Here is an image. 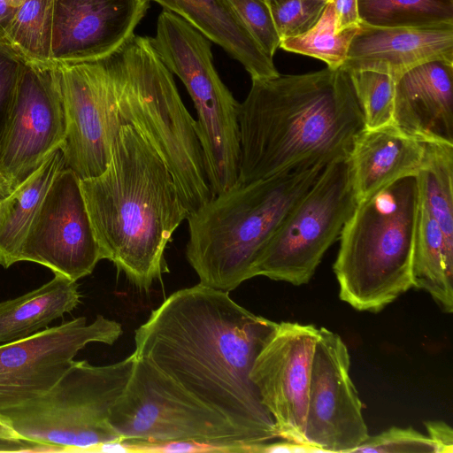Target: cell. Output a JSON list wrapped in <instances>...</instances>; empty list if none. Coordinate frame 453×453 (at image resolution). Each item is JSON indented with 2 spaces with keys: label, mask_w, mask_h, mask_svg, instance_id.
Wrapping results in <instances>:
<instances>
[{
  "label": "cell",
  "mask_w": 453,
  "mask_h": 453,
  "mask_svg": "<svg viewBox=\"0 0 453 453\" xmlns=\"http://www.w3.org/2000/svg\"><path fill=\"white\" fill-rule=\"evenodd\" d=\"M277 323L202 284L180 289L135 330L134 355L148 361L243 433L253 452L280 439L250 378Z\"/></svg>",
  "instance_id": "6da1fadb"
},
{
  "label": "cell",
  "mask_w": 453,
  "mask_h": 453,
  "mask_svg": "<svg viewBox=\"0 0 453 453\" xmlns=\"http://www.w3.org/2000/svg\"><path fill=\"white\" fill-rule=\"evenodd\" d=\"M251 81L240 104L236 182L264 180L312 160L349 157L365 127L345 69Z\"/></svg>",
  "instance_id": "7a4b0ae2"
},
{
  "label": "cell",
  "mask_w": 453,
  "mask_h": 453,
  "mask_svg": "<svg viewBox=\"0 0 453 453\" xmlns=\"http://www.w3.org/2000/svg\"><path fill=\"white\" fill-rule=\"evenodd\" d=\"M81 188L102 259L149 290L165 272L164 253L189 214L166 165L131 125H123L111 159Z\"/></svg>",
  "instance_id": "3957f363"
},
{
  "label": "cell",
  "mask_w": 453,
  "mask_h": 453,
  "mask_svg": "<svg viewBox=\"0 0 453 453\" xmlns=\"http://www.w3.org/2000/svg\"><path fill=\"white\" fill-rule=\"evenodd\" d=\"M327 164L312 160L264 180L235 182L190 212L186 256L200 284L230 292L250 279L265 243Z\"/></svg>",
  "instance_id": "277c9868"
},
{
  "label": "cell",
  "mask_w": 453,
  "mask_h": 453,
  "mask_svg": "<svg viewBox=\"0 0 453 453\" xmlns=\"http://www.w3.org/2000/svg\"><path fill=\"white\" fill-rule=\"evenodd\" d=\"M119 114L154 148L188 213L214 196L206 177L196 121L151 37L134 34L106 55Z\"/></svg>",
  "instance_id": "5b68a950"
},
{
  "label": "cell",
  "mask_w": 453,
  "mask_h": 453,
  "mask_svg": "<svg viewBox=\"0 0 453 453\" xmlns=\"http://www.w3.org/2000/svg\"><path fill=\"white\" fill-rule=\"evenodd\" d=\"M418 206L417 175L397 179L357 203L333 266L342 301L378 312L412 288Z\"/></svg>",
  "instance_id": "8992f818"
},
{
  "label": "cell",
  "mask_w": 453,
  "mask_h": 453,
  "mask_svg": "<svg viewBox=\"0 0 453 453\" xmlns=\"http://www.w3.org/2000/svg\"><path fill=\"white\" fill-rule=\"evenodd\" d=\"M134 358L133 353L101 366L73 360L50 389L0 411V419L23 439L60 451H93L103 442L120 440L109 422L110 411L129 380Z\"/></svg>",
  "instance_id": "52a82bcc"
},
{
  "label": "cell",
  "mask_w": 453,
  "mask_h": 453,
  "mask_svg": "<svg viewBox=\"0 0 453 453\" xmlns=\"http://www.w3.org/2000/svg\"><path fill=\"white\" fill-rule=\"evenodd\" d=\"M151 39L165 65L179 77L193 101L206 177L217 196L238 178L240 103L219 76L211 41L190 23L165 9Z\"/></svg>",
  "instance_id": "ba28073f"
},
{
  "label": "cell",
  "mask_w": 453,
  "mask_h": 453,
  "mask_svg": "<svg viewBox=\"0 0 453 453\" xmlns=\"http://www.w3.org/2000/svg\"><path fill=\"white\" fill-rule=\"evenodd\" d=\"M109 422L134 451L147 445L189 441L220 452H253L248 437L226 417L136 356Z\"/></svg>",
  "instance_id": "9c48e42d"
},
{
  "label": "cell",
  "mask_w": 453,
  "mask_h": 453,
  "mask_svg": "<svg viewBox=\"0 0 453 453\" xmlns=\"http://www.w3.org/2000/svg\"><path fill=\"white\" fill-rule=\"evenodd\" d=\"M357 203L349 157L328 163L265 243L251 278L308 283Z\"/></svg>",
  "instance_id": "30bf717a"
},
{
  "label": "cell",
  "mask_w": 453,
  "mask_h": 453,
  "mask_svg": "<svg viewBox=\"0 0 453 453\" xmlns=\"http://www.w3.org/2000/svg\"><path fill=\"white\" fill-rule=\"evenodd\" d=\"M65 106L66 131L60 148L65 167L84 180L101 174L123 121L106 55L53 63Z\"/></svg>",
  "instance_id": "8fae6325"
},
{
  "label": "cell",
  "mask_w": 453,
  "mask_h": 453,
  "mask_svg": "<svg viewBox=\"0 0 453 453\" xmlns=\"http://www.w3.org/2000/svg\"><path fill=\"white\" fill-rule=\"evenodd\" d=\"M65 131V106L54 64L24 61L0 151L1 198L61 148Z\"/></svg>",
  "instance_id": "7c38bea8"
},
{
  "label": "cell",
  "mask_w": 453,
  "mask_h": 453,
  "mask_svg": "<svg viewBox=\"0 0 453 453\" xmlns=\"http://www.w3.org/2000/svg\"><path fill=\"white\" fill-rule=\"evenodd\" d=\"M121 325L97 315L45 328L22 340L0 344V411L19 406L50 389L87 344L111 345Z\"/></svg>",
  "instance_id": "4fadbf2b"
},
{
  "label": "cell",
  "mask_w": 453,
  "mask_h": 453,
  "mask_svg": "<svg viewBox=\"0 0 453 453\" xmlns=\"http://www.w3.org/2000/svg\"><path fill=\"white\" fill-rule=\"evenodd\" d=\"M19 261L40 264L77 281L102 259L81 180L68 167L51 182L21 244Z\"/></svg>",
  "instance_id": "5bb4252c"
},
{
  "label": "cell",
  "mask_w": 453,
  "mask_h": 453,
  "mask_svg": "<svg viewBox=\"0 0 453 453\" xmlns=\"http://www.w3.org/2000/svg\"><path fill=\"white\" fill-rule=\"evenodd\" d=\"M342 338L319 328L308 394L305 437L317 452L352 453L369 436Z\"/></svg>",
  "instance_id": "9a60e30c"
},
{
  "label": "cell",
  "mask_w": 453,
  "mask_h": 453,
  "mask_svg": "<svg viewBox=\"0 0 453 453\" xmlns=\"http://www.w3.org/2000/svg\"><path fill=\"white\" fill-rule=\"evenodd\" d=\"M319 328L280 322L257 355L250 378L280 439L311 447L305 423L311 364Z\"/></svg>",
  "instance_id": "2e32d148"
},
{
  "label": "cell",
  "mask_w": 453,
  "mask_h": 453,
  "mask_svg": "<svg viewBox=\"0 0 453 453\" xmlns=\"http://www.w3.org/2000/svg\"><path fill=\"white\" fill-rule=\"evenodd\" d=\"M150 0H54L51 62L102 58L134 35Z\"/></svg>",
  "instance_id": "e0dca14e"
},
{
  "label": "cell",
  "mask_w": 453,
  "mask_h": 453,
  "mask_svg": "<svg viewBox=\"0 0 453 453\" xmlns=\"http://www.w3.org/2000/svg\"><path fill=\"white\" fill-rule=\"evenodd\" d=\"M392 123L420 142L453 145V61H426L395 78Z\"/></svg>",
  "instance_id": "ac0fdd59"
},
{
  "label": "cell",
  "mask_w": 453,
  "mask_h": 453,
  "mask_svg": "<svg viewBox=\"0 0 453 453\" xmlns=\"http://www.w3.org/2000/svg\"><path fill=\"white\" fill-rule=\"evenodd\" d=\"M434 59L453 61V25L379 27L360 24L342 68L370 70L396 78Z\"/></svg>",
  "instance_id": "d6986e66"
},
{
  "label": "cell",
  "mask_w": 453,
  "mask_h": 453,
  "mask_svg": "<svg viewBox=\"0 0 453 453\" xmlns=\"http://www.w3.org/2000/svg\"><path fill=\"white\" fill-rule=\"evenodd\" d=\"M423 157V142L408 136L393 123L364 129L349 154L357 202L397 179L417 175Z\"/></svg>",
  "instance_id": "ffe728a7"
},
{
  "label": "cell",
  "mask_w": 453,
  "mask_h": 453,
  "mask_svg": "<svg viewBox=\"0 0 453 453\" xmlns=\"http://www.w3.org/2000/svg\"><path fill=\"white\" fill-rule=\"evenodd\" d=\"M190 23L239 61L251 80L275 76L273 58L252 37L226 0H150Z\"/></svg>",
  "instance_id": "44dd1931"
},
{
  "label": "cell",
  "mask_w": 453,
  "mask_h": 453,
  "mask_svg": "<svg viewBox=\"0 0 453 453\" xmlns=\"http://www.w3.org/2000/svg\"><path fill=\"white\" fill-rule=\"evenodd\" d=\"M54 275L41 287L0 303V344L29 337L78 306L77 281Z\"/></svg>",
  "instance_id": "7402d4cb"
},
{
  "label": "cell",
  "mask_w": 453,
  "mask_h": 453,
  "mask_svg": "<svg viewBox=\"0 0 453 453\" xmlns=\"http://www.w3.org/2000/svg\"><path fill=\"white\" fill-rule=\"evenodd\" d=\"M65 167L60 149L54 150L20 185L0 202V265L19 262L30 224L58 173Z\"/></svg>",
  "instance_id": "603a6c76"
},
{
  "label": "cell",
  "mask_w": 453,
  "mask_h": 453,
  "mask_svg": "<svg viewBox=\"0 0 453 453\" xmlns=\"http://www.w3.org/2000/svg\"><path fill=\"white\" fill-rule=\"evenodd\" d=\"M411 278L412 288L427 292L445 312L453 311V243L420 203Z\"/></svg>",
  "instance_id": "cb8c5ba5"
},
{
  "label": "cell",
  "mask_w": 453,
  "mask_h": 453,
  "mask_svg": "<svg viewBox=\"0 0 453 453\" xmlns=\"http://www.w3.org/2000/svg\"><path fill=\"white\" fill-rule=\"evenodd\" d=\"M424 157L417 173L419 203L453 243V145L423 142Z\"/></svg>",
  "instance_id": "d4e9b609"
},
{
  "label": "cell",
  "mask_w": 453,
  "mask_h": 453,
  "mask_svg": "<svg viewBox=\"0 0 453 453\" xmlns=\"http://www.w3.org/2000/svg\"><path fill=\"white\" fill-rule=\"evenodd\" d=\"M361 24L428 27L453 25V0H357Z\"/></svg>",
  "instance_id": "484cf974"
},
{
  "label": "cell",
  "mask_w": 453,
  "mask_h": 453,
  "mask_svg": "<svg viewBox=\"0 0 453 453\" xmlns=\"http://www.w3.org/2000/svg\"><path fill=\"white\" fill-rule=\"evenodd\" d=\"M54 0H24L9 29L10 48L25 62L51 63Z\"/></svg>",
  "instance_id": "4316f807"
},
{
  "label": "cell",
  "mask_w": 453,
  "mask_h": 453,
  "mask_svg": "<svg viewBox=\"0 0 453 453\" xmlns=\"http://www.w3.org/2000/svg\"><path fill=\"white\" fill-rule=\"evenodd\" d=\"M359 27L339 30L334 8L327 2L313 27L302 35L280 40L279 48L319 59L326 67L336 69L344 64Z\"/></svg>",
  "instance_id": "83f0119b"
},
{
  "label": "cell",
  "mask_w": 453,
  "mask_h": 453,
  "mask_svg": "<svg viewBox=\"0 0 453 453\" xmlns=\"http://www.w3.org/2000/svg\"><path fill=\"white\" fill-rule=\"evenodd\" d=\"M348 73L363 112L365 129L392 123L395 78L370 70Z\"/></svg>",
  "instance_id": "f1b7e54d"
},
{
  "label": "cell",
  "mask_w": 453,
  "mask_h": 453,
  "mask_svg": "<svg viewBox=\"0 0 453 453\" xmlns=\"http://www.w3.org/2000/svg\"><path fill=\"white\" fill-rule=\"evenodd\" d=\"M280 40L303 34L318 21L327 2L265 0Z\"/></svg>",
  "instance_id": "f546056e"
},
{
  "label": "cell",
  "mask_w": 453,
  "mask_h": 453,
  "mask_svg": "<svg viewBox=\"0 0 453 453\" xmlns=\"http://www.w3.org/2000/svg\"><path fill=\"white\" fill-rule=\"evenodd\" d=\"M226 1L263 51L273 58L280 39L265 0Z\"/></svg>",
  "instance_id": "4dcf8cb0"
},
{
  "label": "cell",
  "mask_w": 453,
  "mask_h": 453,
  "mask_svg": "<svg viewBox=\"0 0 453 453\" xmlns=\"http://www.w3.org/2000/svg\"><path fill=\"white\" fill-rule=\"evenodd\" d=\"M435 453V448L427 435L413 427L392 426L389 429L368 438L352 453Z\"/></svg>",
  "instance_id": "1f68e13d"
},
{
  "label": "cell",
  "mask_w": 453,
  "mask_h": 453,
  "mask_svg": "<svg viewBox=\"0 0 453 453\" xmlns=\"http://www.w3.org/2000/svg\"><path fill=\"white\" fill-rule=\"evenodd\" d=\"M24 60L0 44V151L8 129Z\"/></svg>",
  "instance_id": "d6a6232c"
},
{
  "label": "cell",
  "mask_w": 453,
  "mask_h": 453,
  "mask_svg": "<svg viewBox=\"0 0 453 453\" xmlns=\"http://www.w3.org/2000/svg\"><path fill=\"white\" fill-rule=\"evenodd\" d=\"M38 451H58V449L53 446L25 440L5 422L0 419V452Z\"/></svg>",
  "instance_id": "836d02e7"
},
{
  "label": "cell",
  "mask_w": 453,
  "mask_h": 453,
  "mask_svg": "<svg viewBox=\"0 0 453 453\" xmlns=\"http://www.w3.org/2000/svg\"><path fill=\"white\" fill-rule=\"evenodd\" d=\"M428 432V437L435 448V453L453 452V431L452 428L443 421H426L425 423Z\"/></svg>",
  "instance_id": "e575fe53"
},
{
  "label": "cell",
  "mask_w": 453,
  "mask_h": 453,
  "mask_svg": "<svg viewBox=\"0 0 453 453\" xmlns=\"http://www.w3.org/2000/svg\"><path fill=\"white\" fill-rule=\"evenodd\" d=\"M329 2L334 8L339 30L360 26L357 0H330Z\"/></svg>",
  "instance_id": "d590c367"
},
{
  "label": "cell",
  "mask_w": 453,
  "mask_h": 453,
  "mask_svg": "<svg viewBox=\"0 0 453 453\" xmlns=\"http://www.w3.org/2000/svg\"><path fill=\"white\" fill-rule=\"evenodd\" d=\"M139 451L153 452H204L217 451L211 445L189 441H174L160 444H152L142 447Z\"/></svg>",
  "instance_id": "8d00e7d4"
},
{
  "label": "cell",
  "mask_w": 453,
  "mask_h": 453,
  "mask_svg": "<svg viewBox=\"0 0 453 453\" xmlns=\"http://www.w3.org/2000/svg\"><path fill=\"white\" fill-rule=\"evenodd\" d=\"M18 8L9 0H0V44L9 46L8 34Z\"/></svg>",
  "instance_id": "74e56055"
},
{
  "label": "cell",
  "mask_w": 453,
  "mask_h": 453,
  "mask_svg": "<svg viewBox=\"0 0 453 453\" xmlns=\"http://www.w3.org/2000/svg\"><path fill=\"white\" fill-rule=\"evenodd\" d=\"M93 451L96 452H106V453H127V452H133L134 448L120 441V440H114V441H109L103 442L99 445H97Z\"/></svg>",
  "instance_id": "f35d334b"
},
{
  "label": "cell",
  "mask_w": 453,
  "mask_h": 453,
  "mask_svg": "<svg viewBox=\"0 0 453 453\" xmlns=\"http://www.w3.org/2000/svg\"><path fill=\"white\" fill-rule=\"evenodd\" d=\"M9 1H10V3H11L13 6H15L16 8H18V7L22 4V2H23L24 0H9Z\"/></svg>",
  "instance_id": "ab89813d"
},
{
  "label": "cell",
  "mask_w": 453,
  "mask_h": 453,
  "mask_svg": "<svg viewBox=\"0 0 453 453\" xmlns=\"http://www.w3.org/2000/svg\"><path fill=\"white\" fill-rule=\"evenodd\" d=\"M321 1H324V2H329L330 0H321Z\"/></svg>",
  "instance_id": "60d3db41"
},
{
  "label": "cell",
  "mask_w": 453,
  "mask_h": 453,
  "mask_svg": "<svg viewBox=\"0 0 453 453\" xmlns=\"http://www.w3.org/2000/svg\"><path fill=\"white\" fill-rule=\"evenodd\" d=\"M2 198L0 197V202H1Z\"/></svg>",
  "instance_id": "b9f144b4"
}]
</instances>
